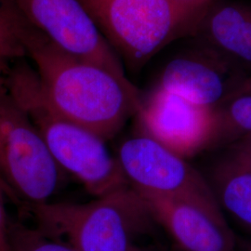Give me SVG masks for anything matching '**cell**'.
Returning <instances> with one entry per match:
<instances>
[{"label": "cell", "instance_id": "obj_1", "mask_svg": "<svg viewBox=\"0 0 251 251\" xmlns=\"http://www.w3.org/2000/svg\"><path fill=\"white\" fill-rule=\"evenodd\" d=\"M3 1L50 104L104 141L114 138L140 107L138 89L126 76L63 51Z\"/></svg>", "mask_w": 251, "mask_h": 251}, {"label": "cell", "instance_id": "obj_2", "mask_svg": "<svg viewBox=\"0 0 251 251\" xmlns=\"http://www.w3.org/2000/svg\"><path fill=\"white\" fill-rule=\"evenodd\" d=\"M7 91L26 114L62 171L72 174L94 198L129 185L106 141L63 117L42 91L35 69L9 68Z\"/></svg>", "mask_w": 251, "mask_h": 251}, {"label": "cell", "instance_id": "obj_3", "mask_svg": "<svg viewBox=\"0 0 251 251\" xmlns=\"http://www.w3.org/2000/svg\"><path fill=\"white\" fill-rule=\"evenodd\" d=\"M36 228L76 251H131L136 236L154 223L129 185L88 203L46 202L24 208Z\"/></svg>", "mask_w": 251, "mask_h": 251}, {"label": "cell", "instance_id": "obj_4", "mask_svg": "<svg viewBox=\"0 0 251 251\" xmlns=\"http://www.w3.org/2000/svg\"><path fill=\"white\" fill-rule=\"evenodd\" d=\"M117 56L133 71L166 46L194 36L206 5L179 0H80ZM212 3V2H211Z\"/></svg>", "mask_w": 251, "mask_h": 251}, {"label": "cell", "instance_id": "obj_5", "mask_svg": "<svg viewBox=\"0 0 251 251\" xmlns=\"http://www.w3.org/2000/svg\"><path fill=\"white\" fill-rule=\"evenodd\" d=\"M62 169L25 111L8 91L0 93V183L24 208L49 202Z\"/></svg>", "mask_w": 251, "mask_h": 251}, {"label": "cell", "instance_id": "obj_6", "mask_svg": "<svg viewBox=\"0 0 251 251\" xmlns=\"http://www.w3.org/2000/svg\"><path fill=\"white\" fill-rule=\"evenodd\" d=\"M116 157L127 183L139 194L192 199L220 207L206 176L149 136L139 132L126 139Z\"/></svg>", "mask_w": 251, "mask_h": 251}, {"label": "cell", "instance_id": "obj_7", "mask_svg": "<svg viewBox=\"0 0 251 251\" xmlns=\"http://www.w3.org/2000/svg\"><path fill=\"white\" fill-rule=\"evenodd\" d=\"M54 45L74 57L126 76L123 63L80 0H7Z\"/></svg>", "mask_w": 251, "mask_h": 251}, {"label": "cell", "instance_id": "obj_8", "mask_svg": "<svg viewBox=\"0 0 251 251\" xmlns=\"http://www.w3.org/2000/svg\"><path fill=\"white\" fill-rule=\"evenodd\" d=\"M135 117L140 133L186 159L212 148L216 125L213 108L154 87L148 95L142 96Z\"/></svg>", "mask_w": 251, "mask_h": 251}, {"label": "cell", "instance_id": "obj_9", "mask_svg": "<svg viewBox=\"0 0 251 251\" xmlns=\"http://www.w3.org/2000/svg\"><path fill=\"white\" fill-rule=\"evenodd\" d=\"M139 195L153 222L161 225L180 250L237 251L236 236L220 207L192 199Z\"/></svg>", "mask_w": 251, "mask_h": 251}, {"label": "cell", "instance_id": "obj_10", "mask_svg": "<svg viewBox=\"0 0 251 251\" xmlns=\"http://www.w3.org/2000/svg\"><path fill=\"white\" fill-rule=\"evenodd\" d=\"M249 78L222 58L198 47L166 65L155 87L206 107H217Z\"/></svg>", "mask_w": 251, "mask_h": 251}, {"label": "cell", "instance_id": "obj_11", "mask_svg": "<svg viewBox=\"0 0 251 251\" xmlns=\"http://www.w3.org/2000/svg\"><path fill=\"white\" fill-rule=\"evenodd\" d=\"M193 37L198 45L251 75V3L214 0L206 8Z\"/></svg>", "mask_w": 251, "mask_h": 251}, {"label": "cell", "instance_id": "obj_12", "mask_svg": "<svg viewBox=\"0 0 251 251\" xmlns=\"http://www.w3.org/2000/svg\"><path fill=\"white\" fill-rule=\"evenodd\" d=\"M210 168L206 179L222 211L251 233V165L232 148Z\"/></svg>", "mask_w": 251, "mask_h": 251}, {"label": "cell", "instance_id": "obj_13", "mask_svg": "<svg viewBox=\"0 0 251 251\" xmlns=\"http://www.w3.org/2000/svg\"><path fill=\"white\" fill-rule=\"evenodd\" d=\"M212 149L230 147L251 136V92H238L214 108Z\"/></svg>", "mask_w": 251, "mask_h": 251}, {"label": "cell", "instance_id": "obj_14", "mask_svg": "<svg viewBox=\"0 0 251 251\" xmlns=\"http://www.w3.org/2000/svg\"><path fill=\"white\" fill-rule=\"evenodd\" d=\"M9 251H76L65 243L48 236L36 227L10 222Z\"/></svg>", "mask_w": 251, "mask_h": 251}, {"label": "cell", "instance_id": "obj_15", "mask_svg": "<svg viewBox=\"0 0 251 251\" xmlns=\"http://www.w3.org/2000/svg\"><path fill=\"white\" fill-rule=\"evenodd\" d=\"M25 56V51L12 25L7 7L0 1V61L9 63Z\"/></svg>", "mask_w": 251, "mask_h": 251}, {"label": "cell", "instance_id": "obj_16", "mask_svg": "<svg viewBox=\"0 0 251 251\" xmlns=\"http://www.w3.org/2000/svg\"><path fill=\"white\" fill-rule=\"evenodd\" d=\"M6 194L0 183V251H9V222L3 195Z\"/></svg>", "mask_w": 251, "mask_h": 251}, {"label": "cell", "instance_id": "obj_17", "mask_svg": "<svg viewBox=\"0 0 251 251\" xmlns=\"http://www.w3.org/2000/svg\"><path fill=\"white\" fill-rule=\"evenodd\" d=\"M9 68V63L0 61V93L7 91V76Z\"/></svg>", "mask_w": 251, "mask_h": 251}, {"label": "cell", "instance_id": "obj_18", "mask_svg": "<svg viewBox=\"0 0 251 251\" xmlns=\"http://www.w3.org/2000/svg\"><path fill=\"white\" fill-rule=\"evenodd\" d=\"M230 147H233L235 149H238L242 152H246V153H249L251 155V136L244 139L242 141L236 143V144H233ZM229 148V147H228Z\"/></svg>", "mask_w": 251, "mask_h": 251}, {"label": "cell", "instance_id": "obj_19", "mask_svg": "<svg viewBox=\"0 0 251 251\" xmlns=\"http://www.w3.org/2000/svg\"><path fill=\"white\" fill-rule=\"evenodd\" d=\"M236 244H237V251H251V238H237L236 237Z\"/></svg>", "mask_w": 251, "mask_h": 251}, {"label": "cell", "instance_id": "obj_20", "mask_svg": "<svg viewBox=\"0 0 251 251\" xmlns=\"http://www.w3.org/2000/svg\"><path fill=\"white\" fill-rule=\"evenodd\" d=\"M179 1L187 3V4H193V5H206L213 2L214 0H179Z\"/></svg>", "mask_w": 251, "mask_h": 251}, {"label": "cell", "instance_id": "obj_21", "mask_svg": "<svg viewBox=\"0 0 251 251\" xmlns=\"http://www.w3.org/2000/svg\"><path fill=\"white\" fill-rule=\"evenodd\" d=\"M238 92H251V75L247 80L245 81V83L243 84L242 88L240 89Z\"/></svg>", "mask_w": 251, "mask_h": 251}, {"label": "cell", "instance_id": "obj_22", "mask_svg": "<svg viewBox=\"0 0 251 251\" xmlns=\"http://www.w3.org/2000/svg\"><path fill=\"white\" fill-rule=\"evenodd\" d=\"M146 251V250H143V249H139V248H137V247H134L133 249H132V251Z\"/></svg>", "mask_w": 251, "mask_h": 251}]
</instances>
